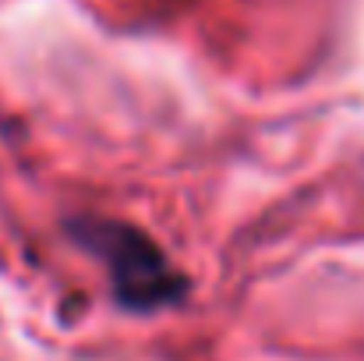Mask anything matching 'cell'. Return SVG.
Here are the masks:
<instances>
[{
    "instance_id": "1",
    "label": "cell",
    "mask_w": 364,
    "mask_h": 361,
    "mask_svg": "<svg viewBox=\"0 0 364 361\" xmlns=\"http://www.w3.org/2000/svg\"><path fill=\"white\" fill-rule=\"evenodd\" d=\"M75 238L110 269L114 294L124 308L152 312L184 298L188 291L184 273L163 255V248L145 231L121 220L82 216L75 220Z\"/></svg>"
}]
</instances>
